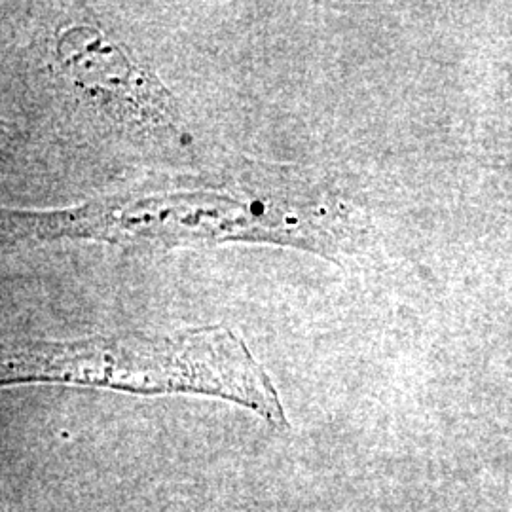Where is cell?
<instances>
[{
    "instance_id": "obj_1",
    "label": "cell",
    "mask_w": 512,
    "mask_h": 512,
    "mask_svg": "<svg viewBox=\"0 0 512 512\" xmlns=\"http://www.w3.org/2000/svg\"><path fill=\"white\" fill-rule=\"evenodd\" d=\"M0 384L207 395L245 406L275 429H289L272 378L238 334L226 327L19 344L2 353Z\"/></svg>"
},
{
    "instance_id": "obj_2",
    "label": "cell",
    "mask_w": 512,
    "mask_h": 512,
    "mask_svg": "<svg viewBox=\"0 0 512 512\" xmlns=\"http://www.w3.org/2000/svg\"><path fill=\"white\" fill-rule=\"evenodd\" d=\"M2 219L4 234L12 238H143L167 243L270 239L304 247V239H313L300 220L268 215L262 202L209 192L126 196L54 213L4 211Z\"/></svg>"
},
{
    "instance_id": "obj_3",
    "label": "cell",
    "mask_w": 512,
    "mask_h": 512,
    "mask_svg": "<svg viewBox=\"0 0 512 512\" xmlns=\"http://www.w3.org/2000/svg\"><path fill=\"white\" fill-rule=\"evenodd\" d=\"M59 55L80 86L118 97L137 112L160 120L171 112L169 95L152 76L135 67L116 46L92 29H69L59 38Z\"/></svg>"
}]
</instances>
